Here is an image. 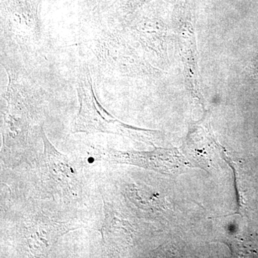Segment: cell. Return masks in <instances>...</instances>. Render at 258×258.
I'll list each match as a JSON object with an SVG mask.
<instances>
[{
  "instance_id": "cell-1",
  "label": "cell",
  "mask_w": 258,
  "mask_h": 258,
  "mask_svg": "<svg viewBox=\"0 0 258 258\" xmlns=\"http://www.w3.org/2000/svg\"><path fill=\"white\" fill-rule=\"evenodd\" d=\"M76 91L79 108L73 122L72 133L115 134L154 145L153 142L160 132L126 124L102 106L96 96L91 72L86 64L80 67Z\"/></svg>"
},
{
  "instance_id": "cell-2",
  "label": "cell",
  "mask_w": 258,
  "mask_h": 258,
  "mask_svg": "<svg viewBox=\"0 0 258 258\" xmlns=\"http://www.w3.org/2000/svg\"><path fill=\"white\" fill-rule=\"evenodd\" d=\"M8 74L5 93L6 106L3 113V155L5 161L15 164L26 150L32 126L31 107L14 74Z\"/></svg>"
},
{
  "instance_id": "cell-3",
  "label": "cell",
  "mask_w": 258,
  "mask_h": 258,
  "mask_svg": "<svg viewBox=\"0 0 258 258\" xmlns=\"http://www.w3.org/2000/svg\"><path fill=\"white\" fill-rule=\"evenodd\" d=\"M96 160L130 164L168 175L187 170L189 164L177 149L154 147L152 152H120L109 149L98 153Z\"/></svg>"
},
{
  "instance_id": "cell-4",
  "label": "cell",
  "mask_w": 258,
  "mask_h": 258,
  "mask_svg": "<svg viewBox=\"0 0 258 258\" xmlns=\"http://www.w3.org/2000/svg\"><path fill=\"white\" fill-rule=\"evenodd\" d=\"M40 134L44 144V157L47 174L56 189L70 200H77L83 191V177L78 166L67 156L59 152L51 144L40 125Z\"/></svg>"
},
{
  "instance_id": "cell-5",
  "label": "cell",
  "mask_w": 258,
  "mask_h": 258,
  "mask_svg": "<svg viewBox=\"0 0 258 258\" xmlns=\"http://www.w3.org/2000/svg\"><path fill=\"white\" fill-rule=\"evenodd\" d=\"M78 228L71 224L53 221L45 216L35 217L25 225L24 239L27 249L33 257H46L62 235Z\"/></svg>"
},
{
  "instance_id": "cell-6",
  "label": "cell",
  "mask_w": 258,
  "mask_h": 258,
  "mask_svg": "<svg viewBox=\"0 0 258 258\" xmlns=\"http://www.w3.org/2000/svg\"><path fill=\"white\" fill-rule=\"evenodd\" d=\"M104 222L101 228L103 246L108 254L118 253L124 246L127 235L125 222L111 205L104 201Z\"/></svg>"
},
{
  "instance_id": "cell-7",
  "label": "cell",
  "mask_w": 258,
  "mask_h": 258,
  "mask_svg": "<svg viewBox=\"0 0 258 258\" xmlns=\"http://www.w3.org/2000/svg\"><path fill=\"white\" fill-rule=\"evenodd\" d=\"M254 74L258 77V55L256 57L253 64Z\"/></svg>"
}]
</instances>
